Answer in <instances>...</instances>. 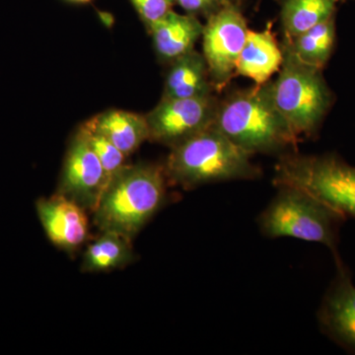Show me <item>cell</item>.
Returning a JSON list of instances; mask_svg holds the SVG:
<instances>
[{"mask_svg":"<svg viewBox=\"0 0 355 355\" xmlns=\"http://www.w3.org/2000/svg\"><path fill=\"white\" fill-rule=\"evenodd\" d=\"M175 2L190 15L196 17L197 15H203L207 18L228 3H232L230 0H175Z\"/></svg>","mask_w":355,"mask_h":355,"instance_id":"44dd1931","label":"cell"},{"mask_svg":"<svg viewBox=\"0 0 355 355\" xmlns=\"http://www.w3.org/2000/svg\"><path fill=\"white\" fill-rule=\"evenodd\" d=\"M284 55L270 27L265 31H248L238 60L236 74L263 85L282 67Z\"/></svg>","mask_w":355,"mask_h":355,"instance_id":"4fadbf2b","label":"cell"},{"mask_svg":"<svg viewBox=\"0 0 355 355\" xmlns=\"http://www.w3.org/2000/svg\"><path fill=\"white\" fill-rule=\"evenodd\" d=\"M40 222L49 240L60 250L73 253L89 236L86 210L60 193L36 202Z\"/></svg>","mask_w":355,"mask_h":355,"instance_id":"8fae6325","label":"cell"},{"mask_svg":"<svg viewBox=\"0 0 355 355\" xmlns=\"http://www.w3.org/2000/svg\"><path fill=\"white\" fill-rule=\"evenodd\" d=\"M108 181L99 158L77 132L65 155L57 193L93 212Z\"/></svg>","mask_w":355,"mask_h":355,"instance_id":"9c48e42d","label":"cell"},{"mask_svg":"<svg viewBox=\"0 0 355 355\" xmlns=\"http://www.w3.org/2000/svg\"><path fill=\"white\" fill-rule=\"evenodd\" d=\"M251 156L214 125L172 147L165 174L172 184L187 190L217 182L253 180L261 171L251 162Z\"/></svg>","mask_w":355,"mask_h":355,"instance_id":"3957f363","label":"cell"},{"mask_svg":"<svg viewBox=\"0 0 355 355\" xmlns=\"http://www.w3.org/2000/svg\"><path fill=\"white\" fill-rule=\"evenodd\" d=\"M248 31L246 20L234 3H228L212 14L203 26V57L216 90L226 87L236 76Z\"/></svg>","mask_w":355,"mask_h":355,"instance_id":"52a82bcc","label":"cell"},{"mask_svg":"<svg viewBox=\"0 0 355 355\" xmlns=\"http://www.w3.org/2000/svg\"><path fill=\"white\" fill-rule=\"evenodd\" d=\"M335 263L336 277L318 310V323L324 335L355 354V286L342 258L335 259Z\"/></svg>","mask_w":355,"mask_h":355,"instance_id":"30bf717a","label":"cell"},{"mask_svg":"<svg viewBox=\"0 0 355 355\" xmlns=\"http://www.w3.org/2000/svg\"><path fill=\"white\" fill-rule=\"evenodd\" d=\"M214 127L252 155L296 150L297 146V137L273 103L268 83L226 98L218 105Z\"/></svg>","mask_w":355,"mask_h":355,"instance_id":"7a4b0ae2","label":"cell"},{"mask_svg":"<svg viewBox=\"0 0 355 355\" xmlns=\"http://www.w3.org/2000/svg\"><path fill=\"white\" fill-rule=\"evenodd\" d=\"M94 127L125 156L130 155L149 139L146 116L110 110L91 119Z\"/></svg>","mask_w":355,"mask_h":355,"instance_id":"9a60e30c","label":"cell"},{"mask_svg":"<svg viewBox=\"0 0 355 355\" xmlns=\"http://www.w3.org/2000/svg\"><path fill=\"white\" fill-rule=\"evenodd\" d=\"M147 29L171 10L169 0H130Z\"/></svg>","mask_w":355,"mask_h":355,"instance_id":"ffe728a7","label":"cell"},{"mask_svg":"<svg viewBox=\"0 0 355 355\" xmlns=\"http://www.w3.org/2000/svg\"><path fill=\"white\" fill-rule=\"evenodd\" d=\"M282 50V69L270 83L273 103L298 140L314 137L335 97L322 69L301 62L284 42Z\"/></svg>","mask_w":355,"mask_h":355,"instance_id":"277c9868","label":"cell"},{"mask_svg":"<svg viewBox=\"0 0 355 355\" xmlns=\"http://www.w3.org/2000/svg\"><path fill=\"white\" fill-rule=\"evenodd\" d=\"M284 42L301 62L323 70L335 48L336 15L299 36H284Z\"/></svg>","mask_w":355,"mask_h":355,"instance_id":"e0dca14e","label":"cell"},{"mask_svg":"<svg viewBox=\"0 0 355 355\" xmlns=\"http://www.w3.org/2000/svg\"><path fill=\"white\" fill-rule=\"evenodd\" d=\"M169 1L171 2V3L173 4V3H174L175 0H169Z\"/></svg>","mask_w":355,"mask_h":355,"instance_id":"cb8c5ba5","label":"cell"},{"mask_svg":"<svg viewBox=\"0 0 355 355\" xmlns=\"http://www.w3.org/2000/svg\"><path fill=\"white\" fill-rule=\"evenodd\" d=\"M273 184L304 191L355 219V167L338 154H284L275 166Z\"/></svg>","mask_w":355,"mask_h":355,"instance_id":"8992f818","label":"cell"},{"mask_svg":"<svg viewBox=\"0 0 355 355\" xmlns=\"http://www.w3.org/2000/svg\"><path fill=\"white\" fill-rule=\"evenodd\" d=\"M231 2H232V3H234L236 4V6H237V3L238 2H240V0H230Z\"/></svg>","mask_w":355,"mask_h":355,"instance_id":"603a6c76","label":"cell"},{"mask_svg":"<svg viewBox=\"0 0 355 355\" xmlns=\"http://www.w3.org/2000/svg\"><path fill=\"white\" fill-rule=\"evenodd\" d=\"M69 1L76 2V3H89L92 0H69Z\"/></svg>","mask_w":355,"mask_h":355,"instance_id":"7402d4cb","label":"cell"},{"mask_svg":"<svg viewBox=\"0 0 355 355\" xmlns=\"http://www.w3.org/2000/svg\"><path fill=\"white\" fill-rule=\"evenodd\" d=\"M214 89L205 57L193 50L172 62L166 76L163 98L207 97Z\"/></svg>","mask_w":355,"mask_h":355,"instance_id":"5bb4252c","label":"cell"},{"mask_svg":"<svg viewBox=\"0 0 355 355\" xmlns=\"http://www.w3.org/2000/svg\"><path fill=\"white\" fill-rule=\"evenodd\" d=\"M284 36H299L336 15V8L347 0H279Z\"/></svg>","mask_w":355,"mask_h":355,"instance_id":"ac0fdd59","label":"cell"},{"mask_svg":"<svg viewBox=\"0 0 355 355\" xmlns=\"http://www.w3.org/2000/svg\"><path fill=\"white\" fill-rule=\"evenodd\" d=\"M218 104L212 95L207 97L163 98L146 114L149 139L174 147L216 123Z\"/></svg>","mask_w":355,"mask_h":355,"instance_id":"ba28073f","label":"cell"},{"mask_svg":"<svg viewBox=\"0 0 355 355\" xmlns=\"http://www.w3.org/2000/svg\"><path fill=\"white\" fill-rule=\"evenodd\" d=\"M259 216L261 232L268 238L291 237L320 243L338 258L340 227L347 217L304 191L280 187Z\"/></svg>","mask_w":355,"mask_h":355,"instance_id":"5b68a950","label":"cell"},{"mask_svg":"<svg viewBox=\"0 0 355 355\" xmlns=\"http://www.w3.org/2000/svg\"><path fill=\"white\" fill-rule=\"evenodd\" d=\"M158 57L173 62L190 53L202 36L203 25L196 16L170 10L148 29Z\"/></svg>","mask_w":355,"mask_h":355,"instance_id":"7c38bea8","label":"cell"},{"mask_svg":"<svg viewBox=\"0 0 355 355\" xmlns=\"http://www.w3.org/2000/svg\"><path fill=\"white\" fill-rule=\"evenodd\" d=\"M78 132L83 135L88 146L99 158L109 179L113 176L114 173L118 172L121 167L125 165V159L127 156L119 150L107 137H105L94 127L92 121L90 120L85 121L79 128Z\"/></svg>","mask_w":355,"mask_h":355,"instance_id":"d6986e66","label":"cell"},{"mask_svg":"<svg viewBox=\"0 0 355 355\" xmlns=\"http://www.w3.org/2000/svg\"><path fill=\"white\" fill-rule=\"evenodd\" d=\"M84 253L81 270L102 272L123 268L135 261L132 239L112 231H103Z\"/></svg>","mask_w":355,"mask_h":355,"instance_id":"2e32d148","label":"cell"},{"mask_svg":"<svg viewBox=\"0 0 355 355\" xmlns=\"http://www.w3.org/2000/svg\"><path fill=\"white\" fill-rule=\"evenodd\" d=\"M164 168L139 163L121 167L110 178L93 210L101 232L112 231L133 239L166 202Z\"/></svg>","mask_w":355,"mask_h":355,"instance_id":"6da1fadb","label":"cell"}]
</instances>
